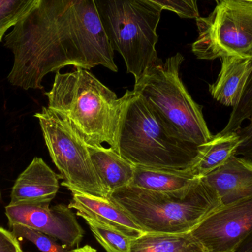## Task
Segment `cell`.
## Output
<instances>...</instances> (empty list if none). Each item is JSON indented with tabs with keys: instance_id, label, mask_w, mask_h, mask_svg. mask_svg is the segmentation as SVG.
Wrapping results in <instances>:
<instances>
[{
	"instance_id": "obj_4",
	"label": "cell",
	"mask_w": 252,
	"mask_h": 252,
	"mask_svg": "<svg viewBox=\"0 0 252 252\" xmlns=\"http://www.w3.org/2000/svg\"><path fill=\"white\" fill-rule=\"evenodd\" d=\"M127 93L118 130V154L135 166L189 169L198 154V145L170 130L139 94Z\"/></svg>"
},
{
	"instance_id": "obj_26",
	"label": "cell",
	"mask_w": 252,
	"mask_h": 252,
	"mask_svg": "<svg viewBox=\"0 0 252 252\" xmlns=\"http://www.w3.org/2000/svg\"><path fill=\"white\" fill-rule=\"evenodd\" d=\"M235 252H252V232L238 246Z\"/></svg>"
},
{
	"instance_id": "obj_25",
	"label": "cell",
	"mask_w": 252,
	"mask_h": 252,
	"mask_svg": "<svg viewBox=\"0 0 252 252\" xmlns=\"http://www.w3.org/2000/svg\"><path fill=\"white\" fill-rule=\"evenodd\" d=\"M0 252H23L17 238L12 232L0 227Z\"/></svg>"
},
{
	"instance_id": "obj_13",
	"label": "cell",
	"mask_w": 252,
	"mask_h": 252,
	"mask_svg": "<svg viewBox=\"0 0 252 252\" xmlns=\"http://www.w3.org/2000/svg\"><path fill=\"white\" fill-rule=\"evenodd\" d=\"M200 179L216 192L222 205L252 197V161L244 157L235 156Z\"/></svg>"
},
{
	"instance_id": "obj_29",
	"label": "cell",
	"mask_w": 252,
	"mask_h": 252,
	"mask_svg": "<svg viewBox=\"0 0 252 252\" xmlns=\"http://www.w3.org/2000/svg\"><path fill=\"white\" fill-rule=\"evenodd\" d=\"M216 1H221V0H216ZM245 1H252V0H245Z\"/></svg>"
},
{
	"instance_id": "obj_10",
	"label": "cell",
	"mask_w": 252,
	"mask_h": 252,
	"mask_svg": "<svg viewBox=\"0 0 252 252\" xmlns=\"http://www.w3.org/2000/svg\"><path fill=\"white\" fill-rule=\"evenodd\" d=\"M5 215L9 226L19 224L59 240L67 249L78 247L84 231L75 214L64 204L50 207V204L7 205Z\"/></svg>"
},
{
	"instance_id": "obj_27",
	"label": "cell",
	"mask_w": 252,
	"mask_h": 252,
	"mask_svg": "<svg viewBox=\"0 0 252 252\" xmlns=\"http://www.w3.org/2000/svg\"><path fill=\"white\" fill-rule=\"evenodd\" d=\"M69 252H97L93 247L87 245L81 248L74 249V250H70Z\"/></svg>"
},
{
	"instance_id": "obj_28",
	"label": "cell",
	"mask_w": 252,
	"mask_h": 252,
	"mask_svg": "<svg viewBox=\"0 0 252 252\" xmlns=\"http://www.w3.org/2000/svg\"><path fill=\"white\" fill-rule=\"evenodd\" d=\"M0 201H1V191H0Z\"/></svg>"
},
{
	"instance_id": "obj_7",
	"label": "cell",
	"mask_w": 252,
	"mask_h": 252,
	"mask_svg": "<svg viewBox=\"0 0 252 252\" xmlns=\"http://www.w3.org/2000/svg\"><path fill=\"white\" fill-rule=\"evenodd\" d=\"M34 116L39 122L52 161L63 179L62 186L71 192L109 198L94 170L88 145L76 129L47 107Z\"/></svg>"
},
{
	"instance_id": "obj_12",
	"label": "cell",
	"mask_w": 252,
	"mask_h": 252,
	"mask_svg": "<svg viewBox=\"0 0 252 252\" xmlns=\"http://www.w3.org/2000/svg\"><path fill=\"white\" fill-rule=\"evenodd\" d=\"M72 201L68 207L76 210L80 217L88 218L100 224L115 229L132 240L145 232L133 221L129 215L112 200L88 194L72 192Z\"/></svg>"
},
{
	"instance_id": "obj_8",
	"label": "cell",
	"mask_w": 252,
	"mask_h": 252,
	"mask_svg": "<svg viewBox=\"0 0 252 252\" xmlns=\"http://www.w3.org/2000/svg\"><path fill=\"white\" fill-rule=\"evenodd\" d=\"M198 37L192 44L197 59H252V1L221 0L206 17L196 19Z\"/></svg>"
},
{
	"instance_id": "obj_24",
	"label": "cell",
	"mask_w": 252,
	"mask_h": 252,
	"mask_svg": "<svg viewBox=\"0 0 252 252\" xmlns=\"http://www.w3.org/2000/svg\"><path fill=\"white\" fill-rule=\"evenodd\" d=\"M237 133L239 135L241 142L236 156H241L252 161V118L249 120V124L241 127Z\"/></svg>"
},
{
	"instance_id": "obj_5",
	"label": "cell",
	"mask_w": 252,
	"mask_h": 252,
	"mask_svg": "<svg viewBox=\"0 0 252 252\" xmlns=\"http://www.w3.org/2000/svg\"><path fill=\"white\" fill-rule=\"evenodd\" d=\"M105 33L127 73L140 81L161 62L157 56V28L163 10L144 0H94Z\"/></svg>"
},
{
	"instance_id": "obj_30",
	"label": "cell",
	"mask_w": 252,
	"mask_h": 252,
	"mask_svg": "<svg viewBox=\"0 0 252 252\" xmlns=\"http://www.w3.org/2000/svg\"></svg>"
},
{
	"instance_id": "obj_20",
	"label": "cell",
	"mask_w": 252,
	"mask_h": 252,
	"mask_svg": "<svg viewBox=\"0 0 252 252\" xmlns=\"http://www.w3.org/2000/svg\"><path fill=\"white\" fill-rule=\"evenodd\" d=\"M40 0H0V41L11 27L28 15Z\"/></svg>"
},
{
	"instance_id": "obj_21",
	"label": "cell",
	"mask_w": 252,
	"mask_h": 252,
	"mask_svg": "<svg viewBox=\"0 0 252 252\" xmlns=\"http://www.w3.org/2000/svg\"><path fill=\"white\" fill-rule=\"evenodd\" d=\"M12 233L16 238H24L32 243L42 252H69L67 248L56 242L55 238L42 232L31 229L23 225L15 224L10 226Z\"/></svg>"
},
{
	"instance_id": "obj_23",
	"label": "cell",
	"mask_w": 252,
	"mask_h": 252,
	"mask_svg": "<svg viewBox=\"0 0 252 252\" xmlns=\"http://www.w3.org/2000/svg\"><path fill=\"white\" fill-rule=\"evenodd\" d=\"M163 10L176 13L182 19L199 17L198 0H144Z\"/></svg>"
},
{
	"instance_id": "obj_14",
	"label": "cell",
	"mask_w": 252,
	"mask_h": 252,
	"mask_svg": "<svg viewBox=\"0 0 252 252\" xmlns=\"http://www.w3.org/2000/svg\"><path fill=\"white\" fill-rule=\"evenodd\" d=\"M252 71V59L223 58L219 77L210 85V94L221 104L235 107L244 95Z\"/></svg>"
},
{
	"instance_id": "obj_19",
	"label": "cell",
	"mask_w": 252,
	"mask_h": 252,
	"mask_svg": "<svg viewBox=\"0 0 252 252\" xmlns=\"http://www.w3.org/2000/svg\"><path fill=\"white\" fill-rule=\"evenodd\" d=\"M90 226L97 242L106 252H130L131 238L88 218H83Z\"/></svg>"
},
{
	"instance_id": "obj_11",
	"label": "cell",
	"mask_w": 252,
	"mask_h": 252,
	"mask_svg": "<svg viewBox=\"0 0 252 252\" xmlns=\"http://www.w3.org/2000/svg\"><path fill=\"white\" fill-rule=\"evenodd\" d=\"M56 174L40 157H34L12 188L9 205L50 204L59 189Z\"/></svg>"
},
{
	"instance_id": "obj_9",
	"label": "cell",
	"mask_w": 252,
	"mask_h": 252,
	"mask_svg": "<svg viewBox=\"0 0 252 252\" xmlns=\"http://www.w3.org/2000/svg\"><path fill=\"white\" fill-rule=\"evenodd\" d=\"M252 232V197L220 206L191 234L207 252H235Z\"/></svg>"
},
{
	"instance_id": "obj_6",
	"label": "cell",
	"mask_w": 252,
	"mask_h": 252,
	"mask_svg": "<svg viewBox=\"0 0 252 252\" xmlns=\"http://www.w3.org/2000/svg\"><path fill=\"white\" fill-rule=\"evenodd\" d=\"M185 58L181 53L162 60L148 69L133 91L139 94L176 135L194 145L213 137L202 107L191 97L179 75Z\"/></svg>"
},
{
	"instance_id": "obj_18",
	"label": "cell",
	"mask_w": 252,
	"mask_h": 252,
	"mask_svg": "<svg viewBox=\"0 0 252 252\" xmlns=\"http://www.w3.org/2000/svg\"><path fill=\"white\" fill-rule=\"evenodd\" d=\"M130 252H207L191 234L145 233L132 240Z\"/></svg>"
},
{
	"instance_id": "obj_17",
	"label": "cell",
	"mask_w": 252,
	"mask_h": 252,
	"mask_svg": "<svg viewBox=\"0 0 252 252\" xmlns=\"http://www.w3.org/2000/svg\"><path fill=\"white\" fill-rule=\"evenodd\" d=\"M189 169L164 170L136 166L130 186L155 192H171L188 189L198 182Z\"/></svg>"
},
{
	"instance_id": "obj_1",
	"label": "cell",
	"mask_w": 252,
	"mask_h": 252,
	"mask_svg": "<svg viewBox=\"0 0 252 252\" xmlns=\"http://www.w3.org/2000/svg\"><path fill=\"white\" fill-rule=\"evenodd\" d=\"M4 46L14 56L7 81L25 90H43L44 76L67 66L118 71L94 0H40Z\"/></svg>"
},
{
	"instance_id": "obj_15",
	"label": "cell",
	"mask_w": 252,
	"mask_h": 252,
	"mask_svg": "<svg viewBox=\"0 0 252 252\" xmlns=\"http://www.w3.org/2000/svg\"><path fill=\"white\" fill-rule=\"evenodd\" d=\"M88 148L94 170L109 195L131 184L136 166L110 147L88 145Z\"/></svg>"
},
{
	"instance_id": "obj_3",
	"label": "cell",
	"mask_w": 252,
	"mask_h": 252,
	"mask_svg": "<svg viewBox=\"0 0 252 252\" xmlns=\"http://www.w3.org/2000/svg\"><path fill=\"white\" fill-rule=\"evenodd\" d=\"M109 198L124 209L145 233H186L222 205L201 179L177 192H162L128 186Z\"/></svg>"
},
{
	"instance_id": "obj_16",
	"label": "cell",
	"mask_w": 252,
	"mask_h": 252,
	"mask_svg": "<svg viewBox=\"0 0 252 252\" xmlns=\"http://www.w3.org/2000/svg\"><path fill=\"white\" fill-rule=\"evenodd\" d=\"M240 142L237 132L213 136L210 141L198 146V154L189 168L191 174L201 179L226 164L236 156Z\"/></svg>"
},
{
	"instance_id": "obj_2",
	"label": "cell",
	"mask_w": 252,
	"mask_h": 252,
	"mask_svg": "<svg viewBox=\"0 0 252 252\" xmlns=\"http://www.w3.org/2000/svg\"><path fill=\"white\" fill-rule=\"evenodd\" d=\"M48 109L64 118L84 138L87 145L106 143L117 151L123 111L128 96L118 98L88 69L75 68L56 72L50 91L45 93Z\"/></svg>"
},
{
	"instance_id": "obj_22",
	"label": "cell",
	"mask_w": 252,
	"mask_h": 252,
	"mask_svg": "<svg viewBox=\"0 0 252 252\" xmlns=\"http://www.w3.org/2000/svg\"><path fill=\"white\" fill-rule=\"evenodd\" d=\"M252 118V71L246 87L244 95L238 106L231 112L227 124L220 133L237 132L247 120Z\"/></svg>"
}]
</instances>
